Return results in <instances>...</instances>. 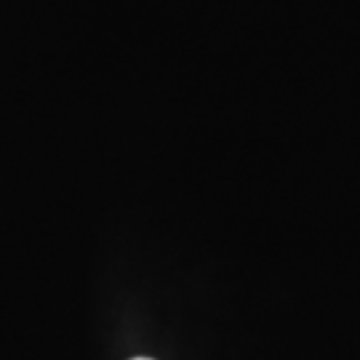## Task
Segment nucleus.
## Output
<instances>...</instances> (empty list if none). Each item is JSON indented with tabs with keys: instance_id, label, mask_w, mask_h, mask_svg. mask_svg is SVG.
<instances>
[{
	"instance_id": "f257e3e1",
	"label": "nucleus",
	"mask_w": 360,
	"mask_h": 360,
	"mask_svg": "<svg viewBox=\"0 0 360 360\" xmlns=\"http://www.w3.org/2000/svg\"><path fill=\"white\" fill-rule=\"evenodd\" d=\"M136 360H148V358H136Z\"/></svg>"
}]
</instances>
